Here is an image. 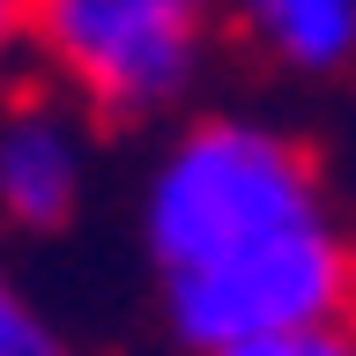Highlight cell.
<instances>
[{
    "instance_id": "6da1fadb",
    "label": "cell",
    "mask_w": 356,
    "mask_h": 356,
    "mask_svg": "<svg viewBox=\"0 0 356 356\" xmlns=\"http://www.w3.org/2000/svg\"><path fill=\"white\" fill-rule=\"evenodd\" d=\"M134 238L171 356L356 319V222L297 127L252 104L178 111L134 186Z\"/></svg>"
},
{
    "instance_id": "8992f818",
    "label": "cell",
    "mask_w": 356,
    "mask_h": 356,
    "mask_svg": "<svg viewBox=\"0 0 356 356\" xmlns=\"http://www.w3.org/2000/svg\"><path fill=\"white\" fill-rule=\"evenodd\" d=\"M222 356H356V319L289 327V334H267V341H245V349H222Z\"/></svg>"
},
{
    "instance_id": "277c9868",
    "label": "cell",
    "mask_w": 356,
    "mask_h": 356,
    "mask_svg": "<svg viewBox=\"0 0 356 356\" xmlns=\"http://www.w3.org/2000/svg\"><path fill=\"white\" fill-rule=\"evenodd\" d=\"M230 38L282 82H356V0H230Z\"/></svg>"
},
{
    "instance_id": "5b68a950",
    "label": "cell",
    "mask_w": 356,
    "mask_h": 356,
    "mask_svg": "<svg viewBox=\"0 0 356 356\" xmlns=\"http://www.w3.org/2000/svg\"><path fill=\"white\" fill-rule=\"evenodd\" d=\"M0 356H74L67 327L38 305V289L0 267Z\"/></svg>"
},
{
    "instance_id": "3957f363",
    "label": "cell",
    "mask_w": 356,
    "mask_h": 356,
    "mask_svg": "<svg viewBox=\"0 0 356 356\" xmlns=\"http://www.w3.org/2000/svg\"><path fill=\"white\" fill-rule=\"evenodd\" d=\"M97 193V119L44 82H0V230L60 238Z\"/></svg>"
},
{
    "instance_id": "7a4b0ae2",
    "label": "cell",
    "mask_w": 356,
    "mask_h": 356,
    "mask_svg": "<svg viewBox=\"0 0 356 356\" xmlns=\"http://www.w3.org/2000/svg\"><path fill=\"white\" fill-rule=\"evenodd\" d=\"M22 44L97 127H171L216 82L230 0H22Z\"/></svg>"
},
{
    "instance_id": "52a82bcc",
    "label": "cell",
    "mask_w": 356,
    "mask_h": 356,
    "mask_svg": "<svg viewBox=\"0 0 356 356\" xmlns=\"http://www.w3.org/2000/svg\"><path fill=\"white\" fill-rule=\"evenodd\" d=\"M22 60H30V44H22V0H0V82Z\"/></svg>"
}]
</instances>
